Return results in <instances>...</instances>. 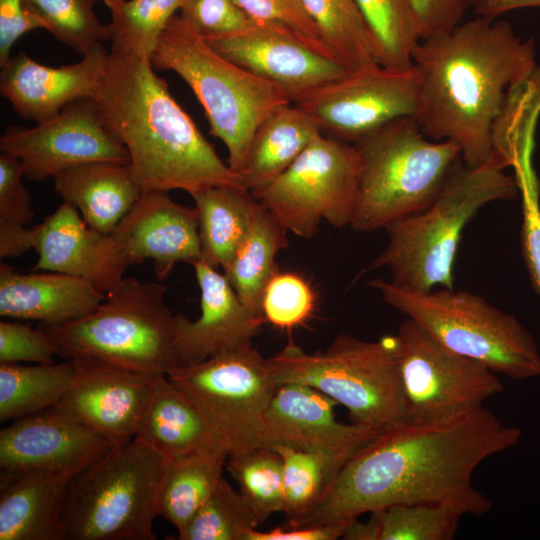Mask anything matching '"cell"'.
<instances>
[{
  "label": "cell",
  "mask_w": 540,
  "mask_h": 540,
  "mask_svg": "<svg viewBox=\"0 0 540 540\" xmlns=\"http://www.w3.org/2000/svg\"><path fill=\"white\" fill-rule=\"evenodd\" d=\"M521 435L484 406L444 420L395 425L358 449L321 500L288 526L352 521L396 504L452 505L484 515L492 503L472 475L482 461L517 445Z\"/></svg>",
  "instance_id": "1"
},
{
  "label": "cell",
  "mask_w": 540,
  "mask_h": 540,
  "mask_svg": "<svg viewBox=\"0 0 540 540\" xmlns=\"http://www.w3.org/2000/svg\"><path fill=\"white\" fill-rule=\"evenodd\" d=\"M412 62L420 81L415 119L423 133L454 142L467 166L489 162L505 94L537 65L534 41L519 38L506 21L477 16L421 39Z\"/></svg>",
  "instance_id": "2"
},
{
  "label": "cell",
  "mask_w": 540,
  "mask_h": 540,
  "mask_svg": "<svg viewBox=\"0 0 540 540\" xmlns=\"http://www.w3.org/2000/svg\"><path fill=\"white\" fill-rule=\"evenodd\" d=\"M91 99L128 151L142 192L191 195L210 186L244 187L156 75L151 59L110 51Z\"/></svg>",
  "instance_id": "3"
},
{
  "label": "cell",
  "mask_w": 540,
  "mask_h": 540,
  "mask_svg": "<svg viewBox=\"0 0 540 540\" xmlns=\"http://www.w3.org/2000/svg\"><path fill=\"white\" fill-rule=\"evenodd\" d=\"M518 182L491 162L454 165L435 200L425 210L393 221L388 242L366 271L386 268L394 285L427 292L454 289L453 266L467 223L486 204L513 199Z\"/></svg>",
  "instance_id": "4"
},
{
  "label": "cell",
  "mask_w": 540,
  "mask_h": 540,
  "mask_svg": "<svg viewBox=\"0 0 540 540\" xmlns=\"http://www.w3.org/2000/svg\"><path fill=\"white\" fill-rule=\"evenodd\" d=\"M151 63L156 69L175 72L190 87L211 134L226 146L227 164L239 175L259 125L292 103L278 85L216 52L177 14L161 32Z\"/></svg>",
  "instance_id": "5"
},
{
  "label": "cell",
  "mask_w": 540,
  "mask_h": 540,
  "mask_svg": "<svg viewBox=\"0 0 540 540\" xmlns=\"http://www.w3.org/2000/svg\"><path fill=\"white\" fill-rule=\"evenodd\" d=\"M169 461L138 437L114 445L70 479L61 540H155Z\"/></svg>",
  "instance_id": "6"
},
{
  "label": "cell",
  "mask_w": 540,
  "mask_h": 540,
  "mask_svg": "<svg viewBox=\"0 0 540 540\" xmlns=\"http://www.w3.org/2000/svg\"><path fill=\"white\" fill-rule=\"evenodd\" d=\"M359 194L350 224L358 232L385 228L425 210L460 159L452 141L427 137L417 120H392L354 143Z\"/></svg>",
  "instance_id": "7"
},
{
  "label": "cell",
  "mask_w": 540,
  "mask_h": 540,
  "mask_svg": "<svg viewBox=\"0 0 540 540\" xmlns=\"http://www.w3.org/2000/svg\"><path fill=\"white\" fill-rule=\"evenodd\" d=\"M277 385L311 386L342 404L352 423L377 431L406 422L396 335L365 341L339 335L325 351L289 342L268 358Z\"/></svg>",
  "instance_id": "8"
},
{
  "label": "cell",
  "mask_w": 540,
  "mask_h": 540,
  "mask_svg": "<svg viewBox=\"0 0 540 540\" xmlns=\"http://www.w3.org/2000/svg\"><path fill=\"white\" fill-rule=\"evenodd\" d=\"M167 288L124 278L89 315L58 325L40 324L59 356L90 357L125 369L168 374L175 368L177 313L166 304Z\"/></svg>",
  "instance_id": "9"
},
{
  "label": "cell",
  "mask_w": 540,
  "mask_h": 540,
  "mask_svg": "<svg viewBox=\"0 0 540 540\" xmlns=\"http://www.w3.org/2000/svg\"><path fill=\"white\" fill-rule=\"evenodd\" d=\"M367 285L449 350L510 379L540 377V352L533 336L514 315L480 295L445 287L412 291L379 278Z\"/></svg>",
  "instance_id": "10"
},
{
  "label": "cell",
  "mask_w": 540,
  "mask_h": 540,
  "mask_svg": "<svg viewBox=\"0 0 540 540\" xmlns=\"http://www.w3.org/2000/svg\"><path fill=\"white\" fill-rule=\"evenodd\" d=\"M359 194L354 144L318 135L273 182L253 194L288 230L310 239L322 221L350 226Z\"/></svg>",
  "instance_id": "11"
},
{
  "label": "cell",
  "mask_w": 540,
  "mask_h": 540,
  "mask_svg": "<svg viewBox=\"0 0 540 540\" xmlns=\"http://www.w3.org/2000/svg\"><path fill=\"white\" fill-rule=\"evenodd\" d=\"M167 377L226 439L230 452L259 445L264 416L277 388L268 358L252 342L168 372Z\"/></svg>",
  "instance_id": "12"
},
{
  "label": "cell",
  "mask_w": 540,
  "mask_h": 540,
  "mask_svg": "<svg viewBox=\"0 0 540 540\" xmlns=\"http://www.w3.org/2000/svg\"><path fill=\"white\" fill-rule=\"evenodd\" d=\"M406 401V422L444 420L484 406L503 391L498 374L444 347L407 318L395 334Z\"/></svg>",
  "instance_id": "13"
},
{
  "label": "cell",
  "mask_w": 540,
  "mask_h": 540,
  "mask_svg": "<svg viewBox=\"0 0 540 540\" xmlns=\"http://www.w3.org/2000/svg\"><path fill=\"white\" fill-rule=\"evenodd\" d=\"M419 95L414 66H377L352 72L295 104L314 117L323 134L354 144L392 120L416 118Z\"/></svg>",
  "instance_id": "14"
},
{
  "label": "cell",
  "mask_w": 540,
  "mask_h": 540,
  "mask_svg": "<svg viewBox=\"0 0 540 540\" xmlns=\"http://www.w3.org/2000/svg\"><path fill=\"white\" fill-rule=\"evenodd\" d=\"M0 150L16 157L24 177L32 181L88 162H130L128 151L104 126L91 98L67 105L35 127L9 126L0 137Z\"/></svg>",
  "instance_id": "15"
},
{
  "label": "cell",
  "mask_w": 540,
  "mask_h": 540,
  "mask_svg": "<svg viewBox=\"0 0 540 540\" xmlns=\"http://www.w3.org/2000/svg\"><path fill=\"white\" fill-rule=\"evenodd\" d=\"M115 444L58 406L14 419L0 431L1 470L74 476Z\"/></svg>",
  "instance_id": "16"
},
{
  "label": "cell",
  "mask_w": 540,
  "mask_h": 540,
  "mask_svg": "<svg viewBox=\"0 0 540 540\" xmlns=\"http://www.w3.org/2000/svg\"><path fill=\"white\" fill-rule=\"evenodd\" d=\"M337 404L305 384L277 385L264 416L259 445L269 448L285 445L346 462L381 432L338 422L334 413Z\"/></svg>",
  "instance_id": "17"
},
{
  "label": "cell",
  "mask_w": 540,
  "mask_h": 540,
  "mask_svg": "<svg viewBox=\"0 0 540 540\" xmlns=\"http://www.w3.org/2000/svg\"><path fill=\"white\" fill-rule=\"evenodd\" d=\"M206 42L228 60L278 85L294 104L352 73L295 38L253 22Z\"/></svg>",
  "instance_id": "18"
},
{
  "label": "cell",
  "mask_w": 540,
  "mask_h": 540,
  "mask_svg": "<svg viewBox=\"0 0 540 540\" xmlns=\"http://www.w3.org/2000/svg\"><path fill=\"white\" fill-rule=\"evenodd\" d=\"M110 236L127 268L151 259L158 280L178 262L201 260L197 210L175 202L168 192H142Z\"/></svg>",
  "instance_id": "19"
},
{
  "label": "cell",
  "mask_w": 540,
  "mask_h": 540,
  "mask_svg": "<svg viewBox=\"0 0 540 540\" xmlns=\"http://www.w3.org/2000/svg\"><path fill=\"white\" fill-rule=\"evenodd\" d=\"M75 359L79 377L57 405L113 444L135 437L156 379L90 357ZM166 375V374H165Z\"/></svg>",
  "instance_id": "20"
},
{
  "label": "cell",
  "mask_w": 540,
  "mask_h": 540,
  "mask_svg": "<svg viewBox=\"0 0 540 540\" xmlns=\"http://www.w3.org/2000/svg\"><path fill=\"white\" fill-rule=\"evenodd\" d=\"M201 291V315L189 320L177 313L175 368L200 363L213 355L252 342L266 322L239 299L225 274L198 260L192 264Z\"/></svg>",
  "instance_id": "21"
},
{
  "label": "cell",
  "mask_w": 540,
  "mask_h": 540,
  "mask_svg": "<svg viewBox=\"0 0 540 540\" xmlns=\"http://www.w3.org/2000/svg\"><path fill=\"white\" fill-rule=\"evenodd\" d=\"M108 54L101 42L75 64L49 67L19 52L1 67L0 94L22 118L43 123L67 105L92 97Z\"/></svg>",
  "instance_id": "22"
},
{
  "label": "cell",
  "mask_w": 540,
  "mask_h": 540,
  "mask_svg": "<svg viewBox=\"0 0 540 540\" xmlns=\"http://www.w3.org/2000/svg\"><path fill=\"white\" fill-rule=\"evenodd\" d=\"M32 228L33 249L39 257L34 271L80 277L104 294L123 279L127 267L121 261L110 234L89 227L73 205L63 201Z\"/></svg>",
  "instance_id": "23"
},
{
  "label": "cell",
  "mask_w": 540,
  "mask_h": 540,
  "mask_svg": "<svg viewBox=\"0 0 540 540\" xmlns=\"http://www.w3.org/2000/svg\"><path fill=\"white\" fill-rule=\"evenodd\" d=\"M106 294L86 279L58 272L23 274L0 264V315L58 325L92 313Z\"/></svg>",
  "instance_id": "24"
},
{
  "label": "cell",
  "mask_w": 540,
  "mask_h": 540,
  "mask_svg": "<svg viewBox=\"0 0 540 540\" xmlns=\"http://www.w3.org/2000/svg\"><path fill=\"white\" fill-rule=\"evenodd\" d=\"M72 476L1 470L0 540H61L60 516Z\"/></svg>",
  "instance_id": "25"
},
{
  "label": "cell",
  "mask_w": 540,
  "mask_h": 540,
  "mask_svg": "<svg viewBox=\"0 0 540 540\" xmlns=\"http://www.w3.org/2000/svg\"><path fill=\"white\" fill-rule=\"evenodd\" d=\"M54 190L92 229L110 234L142 195L129 163L95 161L53 177Z\"/></svg>",
  "instance_id": "26"
},
{
  "label": "cell",
  "mask_w": 540,
  "mask_h": 540,
  "mask_svg": "<svg viewBox=\"0 0 540 540\" xmlns=\"http://www.w3.org/2000/svg\"><path fill=\"white\" fill-rule=\"evenodd\" d=\"M135 437L169 460L207 448L230 449L196 404L165 374L154 383Z\"/></svg>",
  "instance_id": "27"
},
{
  "label": "cell",
  "mask_w": 540,
  "mask_h": 540,
  "mask_svg": "<svg viewBox=\"0 0 540 540\" xmlns=\"http://www.w3.org/2000/svg\"><path fill=\"white\" fill-rule=\"evenodd\" d=\"M314 117L290 103L270 114L252 138L240 177L252 194L280 176L318 136Z\"/></svg>",
  "instance_id": "28"
},
{
  "label": "cell",
  "mask_w": 540,
  "mask_h": 540,
  "mask_svg": "<svg viewBox=\"0 0 540 540\" xmlns=\"http://www.w3.org/2000/svg\"><path fill=\"white\" fill-rule=\"evenodd\" d=\"M199 217L201 260L223 270L246 237L258 200L244 187L210 186L193 194Z\"/></svg>",
  "instance_id": "29"
},
{
  "label": "cell",
  "mask_w": 540,
  "mask_h": 540,
  "mask_svg": "<svg viewBox=\"0 0 540 540\" xmlns=\"http://www.w3.org/2000/svg\"><path fill=\"white\" fill-rule=\"evenodd\" d=\"M288 230L258 200L250 229L224 274L241 302L263 316L264 289L279 270L275 257L288 246Z\"/></svg>",
  "instance_id": "30"
},
{
  "label": "cell",
  "mask_w": 540,
  "mask_h": 540,
  "mask_svg": "<svg viewBox=\"0 0 540 540\" xmlns=\"http://www.w3.org/2000/svg\"><path fill=\"white\" fill-rule=\"evenodd\" d=\"M230 449L207 448L169 461L159 494V516L181 532L223 478Z\"/></svg>",
  "instance_id": "31"
},
{
  "label": "cell",
  "mask_w": 540,
  "mask_h": 540,
  "mask_svg": "<svg viewBox=\"0 0 540 540\" xmlns=\"http://www.w3.org/2000/svg\"><path fill=\"white\" fill-rule=\"evenodd\" d=\"M78 377L75 359L35 365L0 363V420H14L57 406Z\"/></svg>",
  "instance_id": "32"
},
{
  "label": "cell",
  "mask_w": 540,
  "mask_h": 540,
  "mask_svg": "<svg viewBox=\"0 0 540 540\" xmlns=\"http://www.w3.org/2000/svg\"><path fill=\"white\" fill-rule=\"evenodd\" d=\"M540 114V66L507 90L492 129L490 161L499 168L531 163Z\"/></svg>",
  "instance_id": "33"
},
{
  "label": "cell",
  "mask_w": 540,
  "mask_h": 540,
  "mask_svg": "<svg viewBox=\"0 0 540 540\" xmlns=\"http://www.w3.org/2000/svg\"><path fill=\"white\" fill-rule=\"evenodd\" d=\"M465 513L452 505L396 504L370 513L367 522L353 520L347 540H451Z\"/></svg>",
  "instance_id": "34"
},
{
  "label": "cell",
  "mask_w": 540,
  "mask_h": 540,
  "mask_svg": "<svg viewBox=\"0 0 540 540\" xmlns=\"http://www.w3.org/2000/svg\"><path fill=\"white\" fill-rule=\"evenodd\" d=\"M322 41L350 72L380 66L372 33L355 0H301Z\"/></svg>",
  "instance_id": "35"
},
{
  "label": "cell",
  "mask_w": 540,
  "mask_h": 540,
  "mask_svg": "<svg viewBox=\"0 0 540 540\" xmlns=\"http://www.w3.org/2000/svg\"><path fill=\"white\" fill-rule=\"evenodd\" d=\"M374 38L380 66L407 69L421 40L409 0H355Z\"/></svg>",
  "instance_id": "36"
},
{
  "label": "cell",
  "mask_w": 540,
  "mask_h": 540,
  "mask_svg": "<svg viewBox=\"0 0 540 540\" xmlns=\"http://www.w3.org/2000/svg\"><path fill=\"white\" fill-rule=\"evenodd\" d=\"M226 468L259 524L284 511L282 459L274 449L258 445L230 452Z\"/></svg>",
  "instance_id": "37"
},
{
  "label": "cell",
  "mask_w": 540,
  "mask_h": 540,
  "mask_svg": "<svg viewBox=\"0 0 540 540\" xmlns=\"http://www.w3.org/2000/svg\"><path fill=\"white\" fill-rule=\"evenodd\" d=\"M282 459L284 511L289 519L303 516L323 497L344 461L285 445L271 447Z\"/></svg>",
  "instance_id": "38"
},
{
  "label": "cell",
  "mask_w": 540,
  "mask_h": 540,
  "mask_svg": "<svg viewBox=\"0 0 540 540\" xmlns=\"http://www.w3.org/2000/svg\"><path fill=\"white\" fill-rule=\"evenodd\" d=\"M186 0H124L110 9L111 51L151 59L157 40Z\"/></svg>",
  "instance_id": "39"
},
{
  "label": "cell",
  "mask_w": 540,
  "mask_h": 540,
  "mask_svg": "<svg viewBox=\"0 0 540 540\" xmlns=\"http://www.w3.org/2000/svg\"><path fill=\"white\" fill-rule=\"evenodd\" d=\"M259 522L241 494L222 478L187 526L179 540H247Z\"/></svg>",
  "instance_id": "40"
},
{
  "label": "cell",
  "mask_w": 540,
  "mask_h": 540,
  "mask_svg": "<svg viewBox=\"0 0 540 540\" xmlns=\"http://www.w3.org/2000/svg\"><path fill=\"white\" fill-rule=\"evenodd\" d=\"M96 1L23 0L44 29L82 56L97 43L111 39L108 25H103L94 12Z\"/></svg>",
  "instance_id": "41"
},
{
  "label": "cell",
  "mask_w": 540,
  "mask_h": 540,
  "mask_svg": "<svg viewBox=\"0 0 540 540\" xmlns=\"http://www.w3.org/2000/svg\"><path fill=\"white\" fill-rule=\"evenodd\" d=\"M316 303V292L305 277L297 272L278 270L264 289L261 309L266 322L291 330L313 316Z\"/></svg>",
  "instance_id": "42"
},
{
  "label": "cell",
  "mask_w": 540,
  "mask_h": 540,
  "mask_svg": "<svg viewBox=\"0 0 540 540\" xmlns=\"http://www.w3.org/2000/svg\"><path fill=\"white\" fill-rule=\"evenodd\" d=\"M234 2L253 23L278 30L334 60L301 0H234Z\"/></svg>",
  "instance_id": "43"
},
{
  "label": "cell",
  "mask_w": 540,
  "mask_h": 540,
  "mask_svg": "<svg viewBox=\"0 0 540 540\" xmlns=\"http://www.w3.org/2000/svg\"><path fill=\"white\" fill-rule=\"evenodd\" d=\"M179 11L205 41L234 34L252 23L234 0H186Z\"/></svg>",
  "instance_id": "44"
},
{
  "label": "cell",
  "mask_w": 540,
  "mask_h": 540,
  "mask_svg": "<svg viewBox=\"0 0 540 540\" xmlns=\"http://www.w3.org/2000/svg\"><path fill=\"white\" fill-rule=\"evenodd\" d=\"M59 355L48 333L20 322H0V363L49 364Z\"/></svg>",
  "instance_id": "45"
},
{
  "label": "cell",
  "mask_w": 540,
  "mask_h": 540,
  "mask_svg": "<svg viewBox=\"0 0 540 540\" xmlns=\"http://www.w3.org/2000/svg\"><path fill=\"white\" fill-rule=\"evenodd\" d=\"M522 195L521 249L534 288L540 294L539 186L532 167L515 175Z\"/></svg>",
  "instance_id": "46"
},
{
  "label": "cell",
  "mask_w": 540,
  "mask_h": 540,
  "mask_svg": "<svg viewBox=\"0 0 540 540\" xmlns=\"http://www.w3.org/2000/svg\"><path fill=\"white\" fill-rule=\"evenodd\" d=\"M20 161L9 154H0V224L26 226L34 212L25 188Z\"/></svg>",
  "instance_id": "47"
},
{
  "label": "cell",
  "mask_w": 540,
  "mask_h": 540,
  "mask_svg": "<svg viewBox=\"0 0 540 540\" xmlns=\"http://www.w3.org/2000/svg\"><path fill=\"white\" fill-rule=\"evenodd\" d=\"M421 39L449 32L461 23L471 0H409Z\"/></svg>",
  "instance_id": "48"
},
{
  "label": "cell",
  "mask_w": 540,
  "mask_h": 540,
  "mask_svg": "<svg viewBox=\"0 0 540 540\" xmlns=\"http://www.w3.org/2000/svg\"><path fill=\"white\" fill-rule=\"evenodd\" d=\"M40 28L44 29L43 23L28 11L23 0H0V67L8 62L21 36Z\"/></svg>",
  "instance_id": "49"
},
{
  "label": "cell",
  "mask_w": 540,
  "mask_h": 540,
  "mask_svg": "<svg viewBox=\"0 0 540 540\" xmlns=\"http://www.w3.org/2000/svg\"><path fill=\"white\" fill-rule=\"evenodd\" d=\"M352 521H337L297 527H276L270 531L253 529L249 532L247 540H335L343 537Z\"/></svg>",
  "instance_id": "50"
},
{
  "label": "cell",
  "mask_w": 540,
  "mask_h": 540,
  "mask_svg": "<svg viewBox=\"0 0 540 540\" xmlns=\"http://www.w3.org/2000/svg\"><path fill=\"white\" fill-rule=\"evenodd\" d=\"M34 247L33 228L0 224V257H19Z\"/></svg>",
  "instance_id": "51"
},
{
  "label": "cell",
  "mask_w": 540,
  "mask_h": 540,
  "mask_svg": "<svg viewBox=\"0 0 540 540\" xmlns=\"http://www.w3.org/2000/svg\"><path fill=\"white\" fill-rule=\"evenodd\" d=\"M477 16L496 19L504 13L522 8H540V0H471Z\"/></svg>",
  "instance_id": "52"
},
{
  "label": "cell",
  "mask_w": 540,
  "mask_h": 540,
  "mask_svg": "<svg viewBox=\"0 0 540 540\" xmlns=\"http://www.w3.org/2000/svg\"><path fill=\"white\" fill-rule=\"evenodd\" d=\"M109 9L115 8L124 0H103Z\"/></svg>",
  "instance_id": "53"
}]
</instances>
